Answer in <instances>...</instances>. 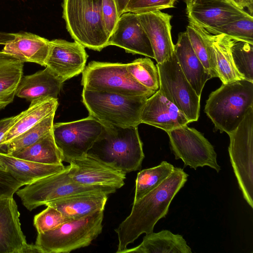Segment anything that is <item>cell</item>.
I'll list each match as a JSON object with an SVG mask.
<instances>
[{
	"instance_id": "obj_1",
	"label": "cell",
	"mask_w": 253,
	"mask_h": 253,
	"mask_svg": "<svg viewBox=\"0 0 253 253\" xmlns=\"http://www.w3.org/2000/svg\"><path fill=\"white\" fill-rule=\"evenodd\" d=\"M188 175L180 168L158 187L133 202L129 215L115 229L118 238L116 253H123L141 234L153 231L156 223L167 214L170 204L187 180Z\"/></svg>"
},
{
	"instance_id": "obj_2",
	"label": "cell",
	"mask_w": 253,
	"mask_h": 253,
	"mask_svg": "<svg viewBox=\"0 0 253 253\" xmlns=\"http://www.w3.org/2000/svg\"><path fill=\"white\" fill-rule=\"evenodd\" d=\"M86 154L126 174L139 169L144 158L137 126L103 125L101 134Z\"/></svg>"
},
{
	"instance_id": "obj_3",
	"label": "cell",
	"mask_w": 253,
	"mask_h": 253,
	"mask_svg": "<svg viewBox=\"0 0 253 253\" xmlns=\"http://www.w3.org/2000/svg\"><path fill=\"white\" fill-rule=\"evenodd\" d=\"M253 107V82L245 79L223 84L210 94L205 112L216 129L234 130Z\"/></svg>"
},
{
	"instance_id": "obj_4",
	"label": "cell",
	"mask_w": 253,
	"mask_h": 253,
	"mask_svg": "<svg viewBox=\"0 0 253 253\" xmlns=\"http://www.w3.org/2000/svg\"><path fill=\"white\" fill-rule=\"evenodd\" d=\"M82 101L89 116L103 125L137 126L141 115L150 95L126 96L83 88Z\"/></svg>"
},
{
	"instance_id": "obj_5",
	"label": "cell",
	"mask_w": 253,
	"mask_h": 253,
	"mask_svg": "<svg viewBox=\"0 0 253 253\" xmlns=\"http://www.w3.org/2000/svg\"><path fill=\"white\" fill-rule=\"evenodd\" d=\"M63 18L75 42L100 51L108 45L102 15V0H63Z\"/></svg>"
},
{
	"instance_id": "obj_6",
	"label": "cell",
	"mask_w": 253,
	"mask_h": 253,
	"mask_svg": "<svg viewBox=\"0 0 253 253\" xmlns=\"http://www.w3.org/2000/svg\"><path fill=\"white\" fill-rule=\"evenodd\" d=\"M104 211L70 220L57 228L38 233L35 245L41 253H69L89 246L102 231Z\"/></svg>"
},
{
	"instance_id": "obj_7",
	"label": "cell",
	"mask_w": 253,
	"mask_h": 253,
	"mask_svg": "<svg viewBox=\"0 0 253 253\" xmlns=\"http://www.w3.org/2000/svg\"><path fill=\"white\" fill-rule=\"evenodd\" d=\"M69 165L59 172L49 175L19 189L16 194L29 211L54 200L85 193H102L108 195L117 189L107 186L84 185L74 181L69 176Z\"/></svg>"
},
{
	"instance_id": "obj_8",
	"label": "cell",
	"mask_w": 253,
	"mask_h": 253,
	"mask_svg": "<svg viewBox=\"0 0 253 253\" xmlns=\"http://www.w3.org/2000/svg\"><path fill=\"white\" fill-rule=\"evenodd\" d=\"M82 84L88 90L126 96L153 95L128 73L126 64L92 61L83 72Z\"/></svg>"
},
{
	"instance_id": "obj_9",
	"label": "cell",
	"mask_w": 253,
	"mask_h": 253,
	"mask_svg": "<svg viewBox=\"0 0 253 253\" xmlns=\"http://www.w3.org/2000/svg\"><path fill=\"white\" fill-rule=\"evenodd\" d=\"M228 134V152L234 172L244 199L253 208V107Z\"/></svg>"
},
{
	"instance_id": "obj_10",
	"label": "cell",
	"mask_w": 253,
	"mask_h": 253,
	"mask_svg": "<svg viewBox=\"0 0 253 253\" xmlns=\"http://www.w3.org/2000/svg\"><path fill=\"white\" fill-rule=\"evenodd\" d=\"M156 66L160 91L190 123L197 121L200 115V97L183 73L175 53L164 62L157 63Z\"/></svg>"
},
{
	"instance_id": "obj_11",
	"label": "cell",
	"mask_w": 253,
	"mask_h": 253,
	"mask_svg": "<svg viewBox=\"0 0 253 253\" xmlns=\"http://www.w3.org/2000/svg\"><path fill=\"white\" fill-rule=\"evenodd\" d=\"M167 132L175 159L182 160L184 167L196 169L208 166L217 172L220 171L213 146L200 132L184 125Z\"/></svg>"
},
{
	"instance_id": "obj_12",
	"label": "cell",
	"mask_w": 253,
	"mask_h": 253,
	"mask_svg": "<svg viewBox=\"0 0 253 253\" xmlns=\"http://www.w3.org/2000/svg\"><path fill=\"white\" fill-rule=\"evenodd\" d=\"M103 128L101 123L90 116L71 122L53 124V137L62 154L63 161L69 163L86 155Z\"/></svg>"
},
{
	"instance_id": "obj_13",
	"label": "cell",
	"mask_w": 253,
	"mask_h": 253,
	"mask_svg": "<svg viewBox=\"0 0 253 253\" xmlns=\"http://www.w3.org/2000/svg\"><path fill=\"white\" fill-rule=\"evenodd\" d=\"M69 163V176L77 183L117 190L125 184L126 173L87 154Z\"/></svg>"
},
{
	"instance_id": "obj_14",
	"label": "cell",
	"mask_w": 253,
	"mask_h": 253,
	"mask_svg": "<svg viewBox=\"0 0 253 253\" xmlns=\"http://www.w3.org/2000/svg\"><path fill=\"white\" fill-rule=\"evenodd\" d=\"M87 57L85 47L79 42L55 39L50 41L45 67L63 83L83 73Z\"/></svg>"
},
{
	"instance_id": "obj_15",
	"label": "cell",
	"mask_w": 253,
	"mask_h": 253,
	"mask_svg": "<svg viewBox=\"0 0 253 253\" xmlns=\"http://www.w3.org/2000/svg\"><path fill=\"white\" fill-rule=\"evenodd\" d=\"M108 45H115L127 53L138 54L154 59L148 38L141 26L137 14L123 13L109 38Z\"/></svg>"
},
{
	"instance_id": "obj_16",
	"label": "cell",
	"mask_w": 253,
	"mask_h": 253,
	"mask_svg": "<svg viewBox=\"0 0 253 253\" xmlns=\"http://www.w3.org/2000/svg\"><path fill=\"white\" fill-rule=\"evenodd\" d=\"M137 15L151 43L154 59L157 63L164 62L174 53L171 34L172 15L161 10Z\"/></svg>"
},
{
	"instance_id": "obj_17",
	"label": "cell",
	"mask_w": 253,
	"mask_h": 253,
	"mask_svg": "<svg viewBox=\"0 0 253 253\" xmlns=\"http://www.w3.org/2000/svg\"><path fill=\"white\" fill-rule=\"evenodd\" d=\"M13 196L0 198V253H23L28 245Z\"/></svg>"
},
{
	"instance_id": "obj_18",
	"label": "cell",
	"mask_w": 253,
	"mask_h": 253,
	"mask_svg": "<svg viewBox=\"0 0 253 253\" xmlns=\"http://www.w3.org/2000/svg\"><path fill=\"white\" fill-rule=\"evenodd\" d=\"M141 123L167 132L190 122L158 89L147 99L141 113Z\"/></svg>"
},
{
	"instance_id": "obj_19",
	"label": "cell",
	"mask_w": 253,
	"mask_h": 253,
	"mask_svg": "<svg viewBox=\"0 0 253 253\" xmlns=\"http://www.w3.org/2000/svg\"><path fill=\"white\" fill-rule=\"evenodd\" d=\"M186 13L189 21L204 28L216 27L251 15L244 9L224 1L195 5Z\"/></svg>"
},
{
	"instance_id": "obj_20",
	"label": "cell",
	"mask_w": 253,
	"mask_h": 253,
	"mask_svg": "<svg viewBox=\"0 0 253 253\" xmlns=\"http://www.w3.org/2000/svg\"><path fill=\"white\" fill-rule=\"evenodd\" d=\"M50 41L29 32L13 34L1 50L22 62H32L45 67Z\"/></svg>"
},
{
	"instance_id": "obj_21",
	"label": "cell",
	"mask_w": 253,
	"mask_h": 253,
	"mask_svg": "<svg viewBox=\"0 0 253 253\" xmlns=\"http://www.w3.org/2000/svg\"><path fill=\"white\" fill-rule=\"evenodd\" d=\"M174 48L175 55L183 73L196 94L201 97L206 82L211 77L207 72L196 55L186 31L178 34Z\"/></svg>"
},
{
	"instance_id": "obj_22",
	"label": "cell",
	"mask_w": 253,
	"mask_h": 253,
	"mask_svg": "<svg viewBox=\"0 0 253 253\" xmlns=\"http://www.w3.org/2000/svg\"><path fill=\"white\" fill-rule=\"evenodd\" d=\"M63 82L47 67L33 74L22 76L15 95L30 102L38 99L57 97Z\"/></svg>"
},
{
	"instance_id": "obj_23",
	"label": "cell",
	"mask_w": 253,
	"mask_h": 253,
	"mask_svg": "<svg viewBox=\"0 0 253 253\" xmlns=\"http://www.w3.org/2000/svg\"><path fill=\"white\" fill-rule=\"evenodd\" d=\"M109 195L85 193L59 199L45 205L60 211L65 217L76 219L104 211Z\"/></svg>"
},
{
	"instance_id": "obj_24",
	"label": "cell",
	"mask_w": 253,
	"mask_h": 253,
	"mask_svg": "<svg viewBox=\"0 0 253 253\" xmlns=\"http://www.w3.org/2000/svg\"><path fill=\"white\" fill-rule=\"evenodd\" d=\"M0 160L8 171L23 185L63 170L65 167L61 165L38 163L15 157L6 153L0 152Z\"/></svg>"
},
{
	"instance_id": "obj_25",
	"label": "cell",
	"mask_w": 253,
	"mask_h": 253,
	"mask_svg": "<svg viewBox=\"0 0 253 253\" xmlns=\"http://www.w3.org/2000/svg\"><path fill=\"white\" fill-rule=\"evenodd\" d=\"M58 106V99L46 98L31 102L29 108L16 115V118L6 133L3 145H6L25 131L53 113Z\"/></svg>"
},
{
	"instance_id": "obj_26",
	"label": "cell",
	"mask_w": 253,
	"mask_h": 253,
	"mask_svg": "<svg viewBox=\"0 0 253 253\" xmlns=\"http://www.w3.org/2000/svg\"><path fill=\"white\" fill-rule=\"evenodd\" d=\"M191 253V248L181 235L169 230L146 234L138 246L128 249L123 253Z\"/></svg>"
},
{
	"instance_id": "obj_27",
	"label": "cell",
	"mask_w": 253,
	"mask_h": 253,
	"mask_svg": "<svg viewBox=\"0 0 253 253\" xmlns=\"http://www.w3.org/2000/svg\"><path fill=\"white\" fill-rule=\"evenodd\" d=\"M207 34L213 48L218 78L222 83L244 79L236 69L232 56L231 48L235 40L224 34L214 35L207 31Z\"/></svg>"
},
{
	"instance_id": "obj_28",
	"label": "cell",
	"mask_w": 253,
	"mask_h": 253,
	"mask_svg": "<svg viewBox=\"0 0 253 253\" xmlns=\"http://www.w3.org/2000/svg\"><path fill=\"white\" fill-rule=\"evenodd\" d=\"M24 63L0 51V110L12 102L23 76Z\"/></svg>"
},
{
	"instance_id": "obj_29",
	"label": "cell",
	"mask_w": 253,
	"mask_h": 253,
	"mask_svg": "<svg viewBox=\"0 0 253 253\" xmlns=\"http://www.w3.org/2000/svg\"><path fill=\"white\" fill-rule=\"evenodd\" d=\"M10 155L44 164L61 165L63 161L62 154L55 142L52 130L32 145Z\"/></svg>"
},
{
	"instance_id": "obj_30",
	"label": "cell",
	"mask_w": 253,
	"mask_h": 253,
	"mask_svg": "<svg viewBox=\"0 0 253 253\" xmlns=\"http://www.w3.org/2000/svg\"><path fill=\"white\" fill-rule=\"evenodd\" d=\"M174 166L166 161L140 171L135 181L134 201L139 200L161 184L173 171Z\"/></svg>"
},
{
	"instance_id": "obj_31",
	"label": "cell",
	"mask_w": 253,
	"mask_h": 253,
	"mask_svg": "<svg viewBox=\"0 0 253 253\" xmlns=\"http://www.w3.org/2000/svg\"><path fill=\"white\" fill-rule=\"evenodd\" d=\"M55 113L45 117L8 143L6 145V153L11 154L27 147L51 131Z\"/></svg>"
},
{
	"instance_id": "obj_32",
	"label": "cell",
	"mask_w": 253,
	"mask_h": 253,
	"mask_svg": "<svg viewBox=\"0 0 253 253\" xmlns=\"http://www.w3.org/2000/svg\"><path fill=\"white\" fill-rule=\"evenodd\" d=\"M130 75L148 89L156 92L159 88L157 67L149 58H138L126 64Z\"/></svg>"
},
{
	"instance_id": "obj_33",
	"label": "cell",
	"mask_w": 253,
	"mask_h": 253,
	"mask_svg": "<svg viewBox=\"0 0 253 253\" xmlns=\"http://www.w3.org/2000/svg\"><path fill=\"white\" fill-rule=\"evenodd\" d=\"M204 29L212 34H224L235 41L253 44V17L251 15L216 27Z\"/></svg>"
},
{
	"instance_id": "obj_34",
	"label": "cell",
	"mask_w": 253,
	"mask_h": 253,
	"mask_svg": "<svg viewBox=\"0 0 253 253\" xmlns=\"http://www.w3.org/2000/svg\"><path fill=\"white\" fill-rule=\"evenodd\" d=\"M231 50L238 72L245 79L253 82V44L235 41Z\"/></svg>"
},
{
	"instance_id": "obj_35",
	"label": "cell",
	"mask_w": 253,
	"mask_h": 253,
	"mask_svg": "<svg viewBox=\"0 0 253 253\" xmlns=\"http://www.w3.org/2000/svg\"><path fill=\"white\" fill-rule=\"evenodd\" d=\"M71 220L60 211L49 206L34 216V225L38 233L54 230L65 222Z\"/></svg>"
},
{
	"instance_id": "obj_36",
	"label": "cell",
	"mask_w": 253,
	"mask_h": 253,
	"mask_svg": "<svg viewBox=\"0 0 253 253\" xmlns=\"http://www.w3.org/2000/svg\"><path fill=\"white\" fill-rule=\"evenodd\" d=\"M178 0H129L125 12L136 14L172 8Z\"/></svg>"
},
{
	"instance_id": "obj_37",
	"label": "cell",
	"mask_w": 253,
	"mask_h": 253,
	"mask_svg": "<svg viewBox=\"0 0 253 253\" xmlns=\"http://www.w3.org/2000/svg\"><path fill=\"white\" fill-rule=\"evenodd\" d=\"M186 32L196 55L203 65L207 72L212 78L210 57L204 40L189 24L186 27Z\"/></svg>"
},
{
	"instance_id": "obj_38",
	"label": "cell",
	"mask_w": 253,
	"mask_h": 253,
	"mask_svg": "<svg viewBox=\"0 0 253 253\" xmlns=\"http://www.w3.org/2000/svg\"><path fill=\"white\" fill-rule=\"evenodd\" d=\"M102 15L105 31L109 38L120 17L115 0H102Z\"/></svg>"
},
{
	"instance_id": "obj_39",
	"label": "cell",
	"mask_w": 253,
	"mask_h": 253,
	"mask_svg": "<svg viewBox=\"0 0 253 253\" xmlns=\"http://www.w3.org/2000/svg\"><path fill=\"white\" fill-rule=\"evenodd\" d=\"M22 186L8 171L0 170V198L13 196Z\"/></svg>"
},
{
	"instance_id": "obj_40",
	"label": "cell",
	"mask_w": 253,
	"mask_h": 253,
	"mask_svg": "<svg viewBox=\"0 0 253 253\" xmlns=\"http://www.w3.org/2000/svg\"><path fill=\"white\" fill-rule=\"evenodd\" d=\"M16 118V116L5 118L0 120V152L6 153V148L3 145V139Z\"/></svg>"
},
{
	"instance_id": "obj_41",
	"label": "cell",
	"mask_w": 253,
	"mask_h": 253,
	"mask_svg": "<svg viewBox=\"0 0 253 253\" xmlns=\"http://www.w3.org/2000/svg\"><path fill=\"white\" fill-rule=\"evenodd\" d=\"M215 1H224L229 2L228 0H184L186 5V11L195 5Z\"/></svg>"
},
{
	"instance_id": "obj_42",
	"label": "cell",
	"mask_w": 253,
	"mask_h": 253,
	"mask_svg": "<svg viewBox=\"0 0 253 253\" xmlns=\"http://www.w3.org/2000/svg\"><path fill=\"white\" fill-rule=\"evenodd\" d=\"M118 12V15L120 16L125 12L126 7L129 0H115Z\"/></svg>"
},
{
	"instance_id": "obj_43",
	"label": "cell",
	"mask_w": 253,
	"mask_h": 253,
	"mask_svg": "<svg viewBox=\"0 0 253 253\" xmlns=\"http://www.w3.org/2000/svg\"><path fill=\"white\" fill-rule=\"evenodd\" d=\"M41 253L39 249L35 245L28 244L27 245L25 249L24 250L23 253Z\"/></svg>"
},
{
	"instance_id": "obj_44",
	"label": "cell",
	"mask_w": 253,
	"mask_h": 253,
	"mask_svg": "<svg viewBox=\"0 0 253 253\" xmlns=\"http://www.w3.org/2000/svg\"><path fill=\"white\" fill-rule=\"evenodd\" d=\"M0 170L6 171L5 164L0 160Z\"/></svg>"
}]
</instances>
